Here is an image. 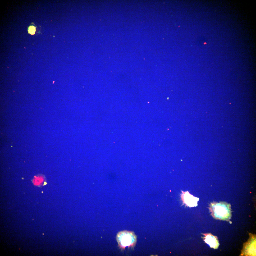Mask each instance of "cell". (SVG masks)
<instances>
[{
	"label": "cell",
	"instance_id": "cell-1",
	"mask_svg": "<svg viewBox=\"0 0 256 256\" xmlns=\"http://www.w3.org/2000/svg\"><path fill=\"white\" fill-rule=\"evenodd\" d=\"M209 209L211 215L216 219L228 220L231 217L230 206L226 203L212 202L210 205Z\"/></svg>",
	"mask_w": 256,
	"mask_h": 256
},
{
	"label": "cell",
	"instance_id": "cell-4",
	"mask_svg": "<svg viewBox=\"0 0 256 256\" xmlns=\"http://www.w3.org/2000/svg\"><path fill=\"white\" fill-rule=\"evenodd\" d=\"M204 237L202 238L205 242L208 244L211 248L216 249L219 245L217 237L210 233L203 234Z\"/></svg>",
	"mask_w": 256,
	"mask_h": 256
},
{
	"label": "cell",
	"instance_id": "cell-5",
	"mask_svg": "<svg viewBox=\"0 0 256 256\" xmlns=\"http://www.w3.org/2000/svg\"><path fill=\"white\" fill-rule=\"evenodd\" d=\"M254 240H249L247 243V246L245 249L246 251V253L248 254V255H254L253 253H256V241L253 242Z\"/></svg>",
	"mask_w": 256,
	"mask_h": 256
},
{
	"label": "cell",
	"instance_id": "cell-6",
	"mask_svg": "<svg viewBox=\"0 0 256 256\" xmlns=\"http://www.w3.org/2000/svg\"><path fill=\"white\" fill-rule=\"evenodd\" d=\"M28 31L29 34H34L36 31V27L34 26H31L29 27Z\"/></svg>",
	"mask_w": 256,
	"mask_h": 256
},
{
	"label": "cell",
	"instance_id": "cell-2",
	"mask_svg": "<svg viewBox=\"0 0 256 256\" xmlns=\"http://www.w3.org/2000/svg\"><path fill=\"white\" fill-rule=\"evenodd\" d=\"M117 239L119 245L123 247L133 246L136 241V237L134 233L126 231L118 233Z\"/></svg>",
	"mask_w": 256,
	"mask_h": 256
},
{
	"label": "cell",
	"instance_id": "cell-3",
	"mask_svg": "<svg viewBox=\"0 0 256 256\" xmlns=\"http://www.w3.org/2000/svg\"><path fill=\"white\" fill-rule=\"evenodd\" d=\"M181 197L183 203L189 207H196L198 205L199 198L190 194L189 192L181 191Z\"/></svg>",
	"mask_w": 256,
	"mask_h": 256
}]
</instances>
